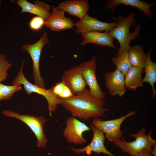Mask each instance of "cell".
<instances>
[{
  "label": "cell",
  "mask_w": 156,
  "mask_h": 156,
  "mask_svg": "<svg viewBox=\"0 0 156 156\" xmlns=\"http://www.w3.org/2000/svg\"><path fill=\"white\" fill-rule=\"evenodd\" d=\"M1 0H0V7L1 6Z\"/></svg>",
  "instance_id": "obj_29"
},
{
  "label": "cell",
  "mask_w": 156,
  "mask_h": 156,
  "mask_svg": "<svg viewBox=\"0 0 156 156\" xmlns=\"http://www.w3.org/2000/svg\"><path fill=\"white\" fill-rule=\"evenodd\" d=\"M154 156H156V153H154ZM151 152L147 150H143L133 156H152Z\"/></svg>",
  "instance_id": "obj_28"
},
{
  "label": "cell",
  "mask_w": 156,
  "mask_h": 156,
  "mask_svg": "<svg viewBox=\"0 0 156 156\" xmlns=\"http://www.w3.org/2000/svg\"><path fill=\"white\" fill-rule=\"evenodd\" d=\"M146 131V129L143 127L137 133L131 134V136L135 138L134 141L128 142L122 137L121 140H117L113 143L123 152L131 156L144 149L152 152L153 146L156 145V141L151 137L152 131H151L147 135L145 133Z\"/></svg>",
  "instance_id": "obj_3"
},
{
  "label": "cell",
  "mask_w": 156,
  "mask_h": 156,
  "mask_svg": "<svg viewBox=\"0 0 156 156\" xmlns=\"http://www.w3.org/2000/svg\"><path fill=\"white\" fill-rule=\"evenodd\" d=\"M116 24V21L111 23L102 22L87 13L81 19L75 23L74 26L76 27L75 32L81 34L91 31H105L108 33Z\"/></svg>",
  "instance_id": "obj_10"
},
{
  "label": "cell",
  "mask_w": 156,
  "mask_h": 156,
  "mask_svg": "<svg viewBox=\"0 0 156 156\" xmlns=\"http://www.w3.org/2000/svg\"><path fill=\"white\" fill-rule=\"evenodd\" d=\"M120 5L136 8L148 18H151L154 17L153 12L150 8L156 4L147 3L140 0H109L105 3V7L107 9L111 10L114 11L116 7Z\"/></svg>",
  "instance_id": "obj_16"
},
{
  "label": "cell",
  "mask_w": 156,
  "mask_h": 156,
  "mask_svg": "<svg viewBox=\"0 0 156 156\" xmlns=\"http://www.w3.org/2000/svg\"><path fill=\"white\" fill-rule=\"evenodd\" d=\"M24 62V60L23 61L19 70L12 84L22 85L25 91L28 94L35 93L43 96L47 101L49 115L51 116L52 113L56 110L57 105L60 104L61 99L53 93L51 88L49 89L42 88L32 84L27 80L23 72Z\"/></svg>",
  "instance_id": "obj_4"
},
{
  "label": "cell",
  "mask_w": 156,
  "mask_h": 156,
  "mask_svg": "<svg viewBox=\"0 0 156 156\" xmlns=\"http://www.w3.org/2000/svg\"><path fill=\"white\" fill-rule=\"evenodd\" d=\"M152 47L148 52L145 53L146 57L143 69L145 73L142 83H148L151 86L152 90V98L153 99L156 95V90L154 84L156 82V62H153L151 60V54Z\"/></svg>",
  "instance_id": "obj_19"
},
{
  "label": "cell",
  "mask_w": 156,
  "mask_h": 156,
  "mask_svg": "<svg viewBox=\"0 0 156 156\" xmlns=\"http://www.w3.org/2000/svg\"><path fill=\"white\" fill-rule=\"evenodd\" d=\"M105 85L109 94L112 96L121 97L126 91L125 76L117 68L105 74Z\"/></svg>",
  "instance_id": "obj_14"
},
{
  "label": "cell",
  "mask_w": 156,
  "mask_h": 156,
  "mask_svg": "<svg viewBox=\"0 0 156 156\" xmlns=\"http://www.w3.org/2000/svg\"><path fill=\"white\" fill-rule=\"evenodd\" d=\"M83 38L80 43L81 45L92 43L102 46L108 47L118 49L113 43L114 39L106 32L91 31L81 34Z\"/></svg>",
  "instance_id": "obj_18"
},
{
  "label": "cell",
  "mask_w": 156,
  "mask_h": 156,
  "mask_svg": "<svg viewBox=\"0 0 156 156\" xmlns=\"http://www.w3.org/2000/svg\"><path fill=\"white\" fill-rule=\"evenodd\" d=\"M79 66L83 77L89 87L90 95L95 98L105 100V94L101 90L96 77V64L95 55H93L90 60L82 62Z\"/></svg>",
  "instance_id": "obj_8"
},
{
  "label": "cell",
  "mask_w": 156,
  "mask_h": 156,
  "mask_svg": "<svg viewBox=\"0 0 156 156\" xmlns=\"http://www.w3.org/2000/svg\"><path fill=\"white\" fill-rule=\"evenodd\" d=\"M16 3L21 9L20 14L29 13L42 18L45 21L50 15L49 6L44 1H36L33 3L26 0H18Z\"/></svg>",
  "instance_id": "obj_17"
},
{
  "label": "cell",
  "mask_w": 156,
  "mask_h": 156,
  "mask_svg": "<svg viewBox=\"0 0 156 156\" xmlns=\"http://www.w3.org/2000/svg\"><path fill=\"white\" fill-rule=\"evenodd\" d=\"M134 12H131L126 17L118 16L116 18V26L111 29L108 34L113 38L116 39L118 41L120 47L116 56H118L125 50H128L131 41L134 40L140 32V26L138 24L135 30L130 32L131 26H133L135 24Z\"/></svg>",
  "instance_id": "obj_2"
},
{
  "label": "cell",
  "mask_w": 156,
  "mask_h": 156,
  "mask_svg": "<svg viewBox=\"0 0 156 156\" xmlns=\"http://www.w3.org/2000/svg\"><path fill=\"white\" fill-rule=\"evenodd\" d=\"M90 127L93 132V136L89 144L82 148H71L70 149L77 154L86 153L88 155H90L93 152L97 154L102 153L109 156H116L109 151L105 146L104 141L106 139L105 134L92 124Z\"/></svg>",
  "instance_id": "obj_11"
},
{
  "label": "cell",
  "mask_w": 156,
  "mask_h": 156,
  "mask_svg": "<svg viewBox=\"0 0 156 156\" xmlns=\"http://www.w3.org/2000/svg\"><path fill=\"white\" fill-rule=\"evenodd\" d=\"M2 114L7 117L17 118L26 124L35 135L38 147H42L46 146L48 140L44 133L43 128L46 120L43 116H36L27 114H21L9 110H3Z\"/></svg>",
  "instance_id": "obj_5"
},
{
  "label": "cell",
  "mask_w": 156,
  "mask_h": 156,
  "mask_svg": "<svg viewBox=\"0 0 156 156\" xmlns=\"http://www.w3.org/2000/svg\"><path fill=\"white\" fill-rule=\"evenodd\" d=\"M128 52L129 62L131 66L143 69L146 54L142 46L139 44L130 46Z\"/></svg>",
  "instance_id": "obj_21"
},
{
  "label": "cell",
  "mask_w": 156,
  "mask_h": 156,
  "mask_svg": "<svg viewBox=\"0 0 156 156\" xmlns=\"http://www.w3.org/2000/svg\"><path fill=\"white\" fill-rule=\"evenodd\" d=\"M22 88L20 84L7 85L0 83V101L10 100L15 93L20 91Z\"/></svg>",
  "instance_id": "obj_23"
},
{
  "label": "cell",
  "mask_w": 156,
  "mask_h": 156,
  "mask_svg": "<svg viewBox=\"0 0 156 156\" xmlns=\"http://www.w3.org/2000/svg\"><path fill=\"white\" fill-rule=\"evenodd\" d=\"M57 8L80 20L88 13L90 5L87 0H70L61 2Z\"/></svg>",
  "instance_id": "obj_15"
},
{
  "label": "cell",
  "mask_w": 156,
  "mask_h": 156,
  "mask_svg": "<svg viewBox=\"0 0 156 156\" xmlns=\"http://www.w3.org/2000/svg\"><path fill=\"white\" fill-rule=\"evenodd\" d=\"M111 61L113 64L125 76L131 66L129 58L128 50H125L120 55L114 56Z\"/></svg>",
  "instance_id": "obj_22"
},
{
  "label": "cell",
  "mask_w": 156,
  "mask_h": 156,
  "mask_svg": "<svg viewBox=\"0 0 156 156\" xmlns=\"http://www.w3.org/2000/svg\"><path fill=\"white\" fill-rule=\"evenodd\" d=\"M60 104L72 116L86 120L103 116L108 111L104 100L94 98L86 88L72 96L61 99Z\"/></svg>",
  "instance_id": "obj_1"
},
{
  "label": "cell",
  "mask_w": 156,
  "mask_h": 156,
  "mask_svg": "<svg viewBox=\"0 0 156 156\" xmlns=\"http://www.w3.org/2000/svg\"><path fill=\"white\" fill-rule=\"evenodd\" d=\"M136 111H130L127 114L119 118L111 120H103L98 118L92 119V124L102 131L109 142H114L121 140L123 132L120 126L123 122L128 117L135 114Z\"/></svg>",
  "instance_id": "obj_7"
},
{
  "label": "cell",
  "mask_w": 156,
  "mask_h": 156,
  "mask_svg": "<svg viewBox=\"0 0 156 156\" xmlns=\"http://www.w3.org/2000/svg\"><path fill=\"white\" fill-rule=\"evenodd\" d=\"M49 42L47 33L45 31L40 39L36 42L31 44H24L22 47V50L28 53L32 59L34 84L44 88H46L44 80L40 75V61L42 49Z\"/></svg>",
  "instance_id": "obj_6"
},
{
  "label": "cell",
  "mask_w": 156,
  "mask_h": 156,
  "mask_svg": "<svg viewBox=\"0 0 156 156\" xmlns=\"http://www.w3.org/2000/svg\"><path fill=\"white\" fill-rule=\"evenodd\" d=\"M142 68L131 66L125 76V88L129 90L135 91L138 88L142 87Z\"/></svg>",
  "instance_id": "obj_20"
},
{
  "label": "cell",
  "mask_w": 156,
  "mask_h": 156,
  "mask_svg": "<svg viewBox=\"0 0 156 156\" xmlns=\"http://www.w3.org/2000/svg\"><path fill=\"white\" fill-rule=\"evenodd\" d=\"M65 86L62 81L57 83L54 86L51 87L53 92L58 96L61 93Z\"/></svg>",
  "instance_id": "obj_26"
},
{
  "label": "cell",
  "mask_w": 156,
  "mask_h": 156,
  "mask_svg": "<svg viewBox=\"0 0 156 156\" xmlns=\"http://www.w3.org/2000/svg\"><path fill=\"white\" fill-rule=\"evenodd\" d=\"M61 81L70 89L74 95L85 89L87 85L79 66L64 71Z\"/></svg>",
  "instance_id": "obj_12"
},
{
  "label": "cell",
  "mask_w": 156,
  "mask_h": 156,
  "mask_svg": "<svg viewBox=\"0 0 156 156\" xmlns=\"http://www.w3.org/2000/svg\"><path fill=\"white\" fill-rule=\"evenodd\" d=\"M74 22L69 18L65 16V12L57 7H53L50 15L45 21L44 25L52 31H61L73 29Z\"/></svg>",
  "instance_id": "obj_13"
},
{
  "label": "cell",
  "mask_w": 156,
  "mask_h": 156,
  "mask_svg": "<svg viewBox=\"0 0 156 156\" xmlns=\"http://www.w3.org/2000/svg\"><path fill=\"white\" fill-rule=\"evenodd\" d=\"M65 122L66 126L63 134L69 143L81 145L87 142L83 134L85 132L90 131V127L73 116L67 118Z\"/></svg>",
  "instance_id": "obj_9"
},
{
  "label": "cell",
  "mask_w": 156,
  "mask_h": 156,
  "mask_svg": "<svg viewBox=\"0 0 156 156\" xmlns=\"http://www.w3.org/2000/svg\"><path fill=\"white\" fill-rule=\"evenodd\" d=\"M12 66V64L7 60L5 54H0V83L7 78V71Z\"/></svg>",
  "instance_id": "obj_24"
},
{
  "label": "cell",
  "mask_w": 156,
  "mask_h": 156,
  "mask_svg": "<svg viewBox=\"0 0 156 156\" xmlns=\"http://www.w3.org/2000/svg\"><path fill=\"white\" fill-rule=\"evenodd\" d=\"M45 21L42 18L36 16L31 19L29 23V25L31 29L35 31H38L44 25Z\"/></svg>",
  "instance_id": "obj_25"
},
{
  "label": "cell",
  "mask_w": 156,
  "mask_h": 156,
  "mask_svg": "<svg viewBox=\"0 0 156 156\" xmlns=\"http://www.w3.org/2000/svg\"><path fill=\"white\" fill-rule=\"evenodd\" d=\"M74 95L70 89L66 86L61 93L58 96L60 99H67Z\"/></svg>",
  "instance_id": "obj_27"
}]
</instances>
